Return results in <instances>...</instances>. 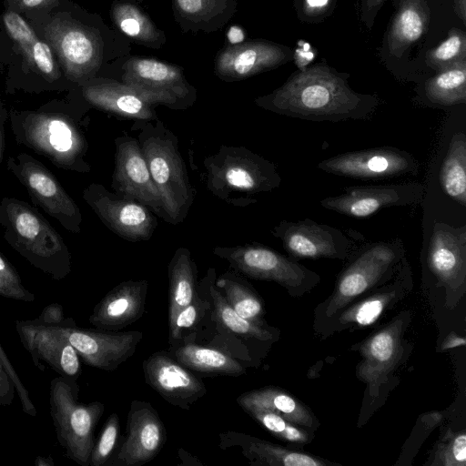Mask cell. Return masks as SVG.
<instances>
[{
  "label": "cell",
  "mask_w": 466,
  "mask_h": 466,
  "mask_svg": "<svg viewBox=\"0 0 466 466\" xmlns=\"http://www.w3.org/2000/svg\"><path fill=\"white\" fill-rule=\"evenodd\" d=\"M18 10L46 7L56 0H10Z\"/></svg>",
  "instance_id": "681fc988"
},
{
  "label": "cell",
  "mask_w": 466,
  "mask_h": 466,
  "mask_svg": "<svg viewBox=\"0 0 466 466\" xmlns=\"http://www.w3.org/2000/svg\"><path fill=\"white\" fill-rule=\"evenodd\" d=\"M115 145L112 188L116 194L143 204L155 215L164 218L163 203L138 140L125 135L116 137Z\"/></svg>",
  "instance_id": "44dd1931"
},
{
  "label": "cell",
  "mask_w": 466,
  "mask_h": 466,
  "mask_svg": "<svg viewBox=\"0 0 466 466\" xmlns=\"http://www.w3.org/2000/svg\"><path fill=\"white\" fill-rule=\"evenodd\" d=\"M348 77L323 65L305 67L254 102L265 110L308 121L370 119L379 106V98L354 91Z\"/></svg>",
  "instance_id": "6da1fadb"
},
{
  "label": "cell",
  "mask_w": 466,
  "mask_h": 466,
  "mask_svg": "<svg viewBox=\"0 0 466 466\" xmlns=\"http://www.w3.org/2000/svg\"><path fill=\"white\" fill-rule=\"evenodd\" d=\"M212 252L242 276L276 282L292 297H301L320 281L316 272L261 244L216 247Z\"/></svg>",
  "instance_id": "ba28073f"
},
{
  "label": "cell",
  "mask_w": 466,
  "mask_h": 466,
  "mask_svg": "<svg viewBox=\"0 0 466 466\" xmlns=\"http://www.w3.org/2000/svg\"><path fill=\"white\" fill-rule=\"evenodd\" d=\"M466 344L465 338L455 332H451L442 341L440 350L446 351L448 350L464 346Z\"/></svg>",
  "instance_id": "f907efd6"
},
{
  "label": "cell",
  "mask_w": 466,
  "mask_h": 466,
  "mask_svg": "<svg viewBox=\"0 0 466 466\" xmlns=\"http://www.w3.org/2000/svg\"><path fill=\"white\" fill-rule=\"evenodd\" d=\"M412 287L411 269L404 257L399 270L390 280L370 291L369 296L355 300L339 310L316 330L320 335L329 336L348 329H363L370 326L408 295Z\"/></svg>",
  "instance_id": "e0dca14e"
},
{
  "label": "cell",
  "mask_w": 466,
  "mask_h": 466,
  "mask_svg": "<svg viewBox=\"0 0 466 466\" xmlns=\"http://www.w3.org/2000/svg\"><path fill=\"white\" fill-rule=\"evenodd\" d=\"M166 441V427L157 411L149 402L134 400L127 413L125 438L107 464L142 466L160 452Z\"/></svg>",
  "instance_id": "ffe728a7"
},
{
  "label": "cell",
  "mask_w": 466,
  "mask_h": 466,
  "mask_svg": "<svg viewBox=\"0 0 466 466\" xmlns=\"http://www.w3.org/2000/svg\"><path fill=\"white\" fill-rule=\"evenodd\" d=\"M111 18L124 35L140 45L159 48L165 44L164 33L135 5L116 2L112 6Z\"/></svg>",
  "instance_id": "74e56055"
},
{
  "label": "cell",
  "mask_w": 466,
  "mask_h": 466,
  "mask_svg": "<svg viewBox=\"0 0 466 466\" xmlns=\"http://www.w3.org/2000/svg\"><path fill=\"white\" fill-rule=\"evenodd\" d=\"M168 325V343L179 340L201 343L213 336L216 323L204 278L198 282V290L192 301L181 309Z\"/></svg>",
  "instance_id": "f1b7e54d"
},
{
  "label": "cell",
  "mask_w": 466,
  "mask_h": 466,
  "mask_svg": "<svg viewBox=\"0 0 466 466\" xmlns=\"http://www.w3.org/2000/svg\"><path fill=\"white\" fill-rule=\"evenodd\" d=\"M6 167L25 187L35 206L56 218L66 230L81 231L80 208L43 163L31 155L20 153L8 157Z\"/></svg>",
  "instance_id": "9c48e42d"
},
{
  "label": "cell",
  "mask_w": 466,
  "mask_h": 466,
  "mask_svg": "<svg viewBox=\"0 0 466 466\" xmlns=\"http://www.w3.org/2000/svg\"><path fill=\"white\" fill-rule=\"evenodd\" d=\"M137 140L152 180L160 195L164 220L172 225L184 221L195 198L187 169L179 151L178 139L158 118L136 120Z\"/></svg>",
  "instance_id": "3957f363"
},
{
  "label": "cell",
  "mask_w": 466,
  "mask_h": 466,
  "mask_svg": "<svg viewBox=\"0 0 466 466\" xmlns=\"http://www.w3.org/2000/svg\"><path fill=\"white\" fill-rule=\"evenodd\" d=\"M122 69L121 82L138 90L155 106L182 110L196 101V89L176 65L133 56L124 63Z\"/></svg>",
  "instance_id": "30bf717a"
},
{
  "label": "cell",
  "mask_w": 466,
  "mask_h": 466,
  "mask_svg": "<svg viewBox=\"0 0 466 466\" xmlns=\"http://www.w3.org/2000/svg\"><path fill=\"white\" fill-rule=\"evenodd\" d=\"M465 61L466 35L457 28L450 30L448 37L426 54L428 66L437 72Z\"/></svg>",
  "instance_id": "60d3db41"
},
{
  "label": "cell",
  "mask_w": 466,
  "mask_h": 466,
  "mask_svg": "<svg viewBox=\"0 0 466 466\" xmlns=\"http://www.w3.org/2000/svg\"><path fill=\"white\" fill-rule=\"evenodd\" d=\"M9 119L8 112L0 101V164L3 161L5 151V123Z\"/></svg>",
  "instance_id": "816d5d0a"
},
{
  "label": "cell",
  "mask_w": 466,
  "mask_h": 466,
  "mask_svg": "<svg viewBox=\"0 0 466 466\" xmlns=\"http://www.w3.org/2000/svg\"><path fill=\"white\" fill-rule=\"evenodd\" d=\"M242 410L281 441L303 446L313 439V431L292 423L275 412L253 407Z\"/></svg>",
  "instance_id": "ab89813d"
},
{
  "label": "cell",
  "mask_w": 466,
  "mask_h": 466,
  "mask_svg": "<svg viewBox=\"0 0 466 466\" xmlns=\"http://www.w3.org/2000/svg\"><path fill=\"white\" fill-rule=\"evenodd\" d=\"M86 106L126 118L151 121L157 119L153 105L136 88L107 78H90L80 85Z\"/></svg>",
  "instance_id": "484cf974"
},
{
  "label": "cell",
  "mask_w": 466,
  "mask_h": 466,
  "mask_svg": "<svg viewBox=\"0 0 466 466\" xmlns=\"http://www.w3.org/2000/svg\"><path fill=\"white\" fill-rule=\"evenodd\" d=\"M320 170L360 180H380L416 176L419 162L406 150L379 147L341 153L320 161Z\"/></svg>",
  "instance_id": "7c38bea8"
},
{
  "label": "cell",
  "mask_w": 466,
  "mask_h": 466,
  "mask_svg": "<svg viewBox=\"0 0 466 466\" xmlns=\"http://www.w3.org/2000/svg\"><path fill=\"white\" fill-rule=\"evenodd\" d=\"M3 21L9 36L22 52L30 68L46 84L57 82L61 74L50 46L36 36L34 30L17 13L7 11L3 16Z\"/></svg>",
  "instance_id": "4dcf8cb0"
},
{
  "label": "cell",
  "mask_w": 466,
  "mask_h": 466,
  "mask_svg": "<svg viewBox=\"0 0 466 466\" xmlns=\"http://www.w3.org/2000/svg\"><path fill=\"white\" fill-rule=\"evenodd\" d=\"M442 190L466 207V135L457 132L451 137L440 170Z\"/></svg>",
  "instance_id": "f35d334b"
},
{
  "label": "cell",
  "mask_w": 466,
  "mask_h": 466,
  "mask_svg": "<svg viewBox=\"0 0 466 466\" xmlns=\"http://www.w3.org/2000/svg\"><path fill=\"white\" fill-rule=\"evenodd\" d=\"M55 328L86 365L105 371L116 370L131 358L143 338V332L138 330L119 332L78 328L72 318H66L64 324Z\"/></svg>",
  "instance_id": "5bb4252c"
},
{
  "label": "cell",
  "mask_w": 466,
  "mask_h": 466,
  "mask_svg": "<svg viewBox=\"0 0 466 466\" xmlns=\"http://www.w3.org/2000/svg\"><path fill=\"white\" fill-rule=\"evenodd\" d=\"M203 278L212 301L217 331L245 345L250 355L259 361L258 358H263L271 345L279 339V330L268 324H257L239 316L216 287L215 268H208Z\"/></svg>",
  "instance_id": "cb8c5ba5"
},
{
  "label": "cell",
  "mask_w": 466,
  "mask_h": 466,
  "mask_svg": "<svg viewBox=\"0 0 466 466\" xmlns=\"http://www.w3.org/2000/svg\"><path fill=\"white\" fill-rule=\"evenodd\" d=\"M0 363L2 364L3 368L5 369V372L13 381L15 391L20 399L22 410L24 412H25L27 415H30L32 417H35L37 414L36 409L35 405L33 404L28 390L25 389L24 384L22 383L19 376L17 375L15 368L13 367L12 363L10 362L7 355L5 354L4 349L1 346L0 343Z\"/></svg>",
  "instance_id": "f6af8a7d"
},
{
  "label": "cell",
  "mask_w": 466,
  "mask_h": 466,
  "mask_svg": "<svg viewBox=\"0 0 466 466\" xmlns=\"http://www.w3.org/2000/svg\"><path fill=\"white\" fill-rule=\"evenodd\" d=\"M35 321L46 325H62L66 318L64 316L63 307L58 303H52L44 308Z\"/></svg>",
  "instance_id": "bcb514c9"
},
{
  "label": "cell",
  "mask_w": 466,
  "mask_h": 466,
  "mask_svg": "<svg viewBox=\"0 0 466 466\" xmlns=\"http://www.w3.org/2000/svg\"><path fill=\"white\" fill-rule=\"evenodd\" d=\"M236 402L241 409L253 407L270 410L311 431L319 426L318 419L305 404L277 387L268 386L243 392L237 397Z\"/></svg>",
  "instance_id": "1f68e13d"
},
{
  "label": "cell",
  "mask_w": 466,
  "mask_h": 466,
  "mask_svg": "<svg viewBox=\"0 0 466 466\" xmlns=\"http://www.w3.org/2000/svg\"><path fill=\"white\" fill-rule=\"evenodd\" d=\"M431 466H465L466 433L464 431H447L438 441Z\"/></svg>",
  "instance_id": "b9f144b4"
},
{
  "label": "cell",
  "mask_w": 466,
  "mask_h": 466,
  "mask_svg": "<svg viewBox=\"0 0 466 466\" xmlns=\"http://www.w3.org/2000/svg\"><path fill=\"white\" fill-rule=\"evenodd\" d=\"M78 395L79 386L74 379L59 375L50 382V415L56 439L67 458L81 466H89L95 429L105 405L98 400L81 403Z\"/></svg>",
  "instance_id": "52a82bcc"
},
{
  "label": "cell",
  "mask_w": 466,
  "mask_h": 466,
  "mask_svg": "<svg viewBox=\"0 0 466 466\" xmlns=\"http://www.w3.org/2000/svg\"><path fill=\"white\" fill-rule=\"evenodd\" d=\"M465 1L466 0H454V4H455V8H456L457 14L460 16V18L462 20L463 23H465V18H466L465 17V15H466Z\"/></svg>",
  "instance_id": "db71d44e"
},
{
  "label": "cell",
  "mask_w": 466,
  "mask_h": 466,
  "mask_svg": "<svg viewBox=\"0 0 466 466\" xmlns=\"http://www.w3.org/2000/svg\"><path fill=\"white\" fill-rule=\"evenodd\" d=\"M430 18L425 0H403L388 34V47L396 56L417 42L427 29Z\"/></svg>",
  "instance_id": "836d02e7"
},
{
  "label": "cell",
  "mask_w": 466,
  "mask_h": 466,
  "mask_svg": "<svg viewBox=\"0 0 466 466\" xmlns=\"http://www.w3.org/2000/svg\"><path fill=\"white\" fill-rule=\"evenodd\" d=\"M329 0H305L306 7L310 12H319L320 9L324 8Z\"/></svg>",
  "instance_id": "f5cc1de1"
},
{
  "label": "cell",
  "mask_w": 466,
  "mask_h": 466,
  "mask_svg": "<svg viewBox=\"0 0 466 466\" xmlns=\"http://www.w3.org/2000/svg\"><path fill=\"white\" fill-rule=\"evenodd\" d=\"M290 50L265 40L228 46L216 57L215 74L226 82L246 79L285 64Z\"/></svg>",
  "instance_id": "d4e9b609"
},
{
  "label": "cell",
  "mask_w": 466,
  "mask_h": 466,
  "mask_svg": "<svg viewBox=\"0 0 466 466\" xmlns=\"http://www.w3.org/2000/svg\"><path fill=\"white\" fill-rule=\"evenodd\" d=\"M146 383L167 402L189 410L207 393L203 380L167 350H158L142 362Z\"/></svg>",
  "instance_id": "7402d4cb"
},
{
  "label": "cell",
  "mask_w": 466,
  "mask_h": 466,
  "mask_svg": "<svg viewBox=\"0 0 466 466\" xmlns=\"http://www.w3.org/2000/svg\"><path fill=\"white\" fill-rule=\"evenodd\" d=\"M385 0H362L363 21L370 26L374 17Z\"/></svg>",
  "instance_id": "c3c4849f"
},
{
  "label": "cell",
  "mask_w": 466,
  "mask_h": 466,
  "mask_svg": "<svg viewBox=\"0 0 466 466\" xmlns=\"http://www.w3.org/2000/svg\"><path fill=\"white\" fill-rule=\"evenodd\" d=\"M45 37L56 51L66 78L82 83L93 78L103 59V43L97 34L66 18H54Z\"/></svg>",
  "instance_id": "8fae6325"
},
{
  "label": "cell",
  "mask_w": 466,
  "mask_h": 466,
  "mask_svg": "<svg viewBox=\"0 0 466 466\" xmlns=\"http://www.w3.org/2000/svg\"><path fill=\"white\" fill-rule=\"evenodd\" d=\"M215 285L239 316L257 324H268L262 298L241 274L231 268L216 278Z\"/></svg>",
  "instance_id": "d590c367"
},
{
  "label": "cell",
  "mask_w": 466,
  "mask_h": 466,
  "mask_svg": "<svg viewBox=\"0 0 466 466\" xmlns=\"http://www.w3.org/2000/svg\"><path fill=\"white\" fill-rule=\"evenodd\" d=\"M203 166L207 188L235 207L256 203L254 195L278 188L282 180L274 163L244 147L223 145Z\"/></svg>",
  "instance_id": "5b68a950"
},
{
  "label": "cell",
  "mask_w": 466,
  "mask_h": 466,
  "mask_svg": "<svg viewBox=\"0 0 466 466\" xmlns=\"http://www.w3.org/2000/svg\"><path fill=\"white\" fill-rule=\"evenodd\" d=\"M173 9L185 30H218L233 15L236 0H173Z\"/></svg>",
  "instance_id": "d6a6232c"
},
{
  "label": "cell",
  "mask_w": 466,
  "mask_h": 466,
  "mask_svg": "<svg viewBox=\"0 0 466 466\" xmlns=\"http://www.w3.org/2000/svg\"><path fill=\"white\" fill-rule=\"evenodd\" d=\"M284 249L294 258L347 259L358 248L342 230L309 218L281 220L271 229Z\"/></svg>",
  "instance_id": "4fadbf2b"
},
{
  "label": "cell",
  "mask_w": 466,
  "mask_h": 466,
  "mask_svg": "<svg viewBox=\"0 0 466 466\" xmlns=\"http://www.w3.org/2000/svg\"><path fill=\"white\" fill-rule=\"evenodd\" d=\"M14 138L63 170L88 173V143L82 117L69 104L53 101L36 110L8 112Z\"/></svg>",
  "instance_id": "7a4b0ae2"
},
{
  "label": "cell",
  "mask_w": 466,
  "mask_h": 466,
  "mask_svg": "<svg viewBox=\"0 0 466 466\" xmlns=\"http://www.w3.org/2000/svg\"><path fill=\"white\" fill-rule=\"evenodd\" d=\"M427 264L439 286L446 291V305L455 306L466 286V226L459 228L443 222L433 225Z\"/></svg>",
  "instance_id": "ac0fdd59"
},
{
  "label": "cell",
  "mask_w": 466,
  "mask_h": 466,
  "mask_svg": "<svg viewBox=\"0 0 466 466\" xmlns=\"http://www.w3.org/2000/svg\"><path fill=\"white\" fill-rule=\"evenodd\" d=\"M15 392L13 381L0 363V406L10 405L15 399Z\"/></svg>",
  "instance_id": "7dc6e473"
},
{
  "label": "cell",
  "mask_w": 466,
  "mask_h": 466,
  "mask_svg": "<svg viewBox=\"0 0 466 466\" xmlns=\"http://www.w3.org/2000/svg\"><path fill=\"white\" fill-rule=\"evenodd\" d=\"M424 195L425 187L416 181L354 186L344 187L339 195L323 198L320 205L347 217L363 218L385 208L419 204Z\"/></svg>",
  "instance_id": "d6986e66"
},
{
  "label": "cell",
  "mask_w": 466,
  "mask_h": 466,
  "mask_svg": "<svg viewBox=\"0 0 466 466\" xmlns=\"http://www.w3.org/2000/svg\"><path fill=\"white\" fill-rule=\"evenodd\" d=\"M0 296L25 302H31L35 299V295L24 287L16 269L1 252Z\"/></svg>",
  "instance_id": "ee69618b"
},
{
  "label": "cell",
  "mask_w": 466,
  "mask_h": 466,
  "mask_svg": "<svg viewBox=\"0 0 466 466\" xmlns=\"http://www.w3.org/2000/svg\"><path fill=\"white\" fill-rule=\"evenodd\" d=\"M119 431V417L116 412L111 413L93 446L89 466H103L108 463L116 445Z\"/></svg>",
  "instance_id": "7bdbcfd3"
},
{
  "label": "cell",
  "mask_w": 466,
  "mask_h": 466,
  "mask_svg": "<svg viewBox=\"0 0 466 466\" xmlns=\"http://www.w3.org/2000/svg\"><path fill=\"white\" fill-rule=\"evenodd\" d=\"M148 282L127 280L112 289L93 309L89 323L97 329L117 331L145 313Z\"/></svg>",
  "instance_id": "4316f807"
},
{
  "label": "cell",
  "mask_w": 466,
  "mask_h": 466,
  "mask_svg": "<svg viewBox=\"0 0 466 466\" xmlns=\"http://www.w3.org/2000/svg\"><path fill=\"white\" fill-rule=\"evenodd\" d=\"M83 198L102 223L120 238L132 242L151 238L157 225L154 213L143 204L91 183Z\"/></svg>",
  "instance_id": "9a60e30c"
},
{
  "label": "cell",
  "mask_w": 466,
  "mask_h": 466,
  "mask_svg": "<svg viewBox=\"0 0 466 466\" xmlns=\"http://www.w3.org/2000/svg\"><path fill=\"white\" fill-rule=\"evenodd\" d=\"M35 466H54L55 462L51 456H48V457L37 456L35 460Z\"/></svg>",
  "instance_id": "11a10c76"
},
{
  "label": "cell",
  "mask_w": 466,
  "mask_h": 466,
  "mask_svg": "<svg viewBox=\"0 0 466 466\" xmlns=\"http://www.w3.org/2000/svg\"><path fill=\"white\" fill-rule=\"evenodd\" d=\"M167 350L184 367L198 373L238 377L248 368L227 351L195 341H174Z\"/></svg>",
  "instance_id": "f546056e"
},
{
  "label": "cell",
  "mask_w": 466,
  "mask_h": 466,
  "mask_svg": "<svg viewBox=\"0 0 466 466\" xmlns=\"http://www.w3.org/2000/svg\"><path fill=\"white\" fill-rule=\"evenodd\" d=\"M410 314L404 311L377 330L359 346L361 360L356 368L360 380L368 385L370 394H379L390 373L399 365L405 350L404 333Z\"/></svg>",
  "instance_id": "2e32d148"
},
{
  "label": "cell",
  "mask_w": 466,
  "mask_h": 466,
  "mask_svg": "<svg viewBox=\"0 0 466 466\" xmlns=\"http://www.w3.org/2000/svg\"><path fill=\"white\" fill-rule=\"evenodd\" d=\"M428 103L435 106H453L466 103V61L440 70L423 86Z\"/></svg>",
  "instance_id": "8d00e7d4"
},
{
  "label": "cell",
  "mask_w": 466,
  "mask_h": 466,
  "mask_svg": "<svg viewBox=\"0 0 466 466\" xmlns=\"http://www.w3.org/2000/svg\"><path fill=\"white\" fill-rule=\"evenodd\" d=\"M219 448L239 447L241 454L255 466H327L333 463L316 456L292 451L259 438L228 431L219 433Z\"/></svg>",
  "instance_id": "83f0119b"
},
{
  "label": "cell",
  "mask_w": 466,
  "mask_h": 466,
  "mask_svg": "<svg viewBox=\"0 0 466 466\" xmlns=\"http://www.w3.org/2000/svg\"><path fill=\"white\" fill-rule=\"evenodd\" d=\"M405 249L400 238L367 243L350 255L332 293L314 310L317 329L339 310L390 280L399 270Z\"/></svg>",
  "instance_id": "8992f818"
},
{
  "label": "cell",
  "mask_w": 466,
  "mask_h": 466,
  "mask_svg": "<svg viewBox=\"0 0 466 466\" xmlns=\"http://www.w3.org/2000/svg\"><path fill=\"white\" fill-rule=\"evenodd\" d=\"M15 329L34 365L41 371L45 370L43 360L61 376L76 380L79 378L82 372L79 355L55 326L35 319L16 320Z\"/></svg>",
  "instance_id": "603a6c76"
},
{
  "label": "cell",
  "mask_w": 466,
  "mask_h": 466,
  "mask_svg": "<svg viewBox=\"0 0 466 466\" xmlns=\"http://www.w3.org/2000/svg\"><path fill=\"white\" fill-rule=\"evenodd\" d=\"M168 322L194 299L198 290V269L187 248H178L168 267Z\"/></svg>",
  "instance_id": "e575fe53"
},
{
  "label": "cell",
  "mask_w": 466,
  "mask_h": 466,
  "mask_svg": "<svg viewBox=\"0 0 466 466\" xmlns=\"http://www.w3.org/2000/svg\"><path fill=\"white\" fill-rule=\"evenodd\" d=\"M0 226L4 238L32 266L56 280L71 271V254L50 223L24 200L5 197L0 200Z\"/></svg>",
  "instance_id": "277c9868"
}]
</instances>
